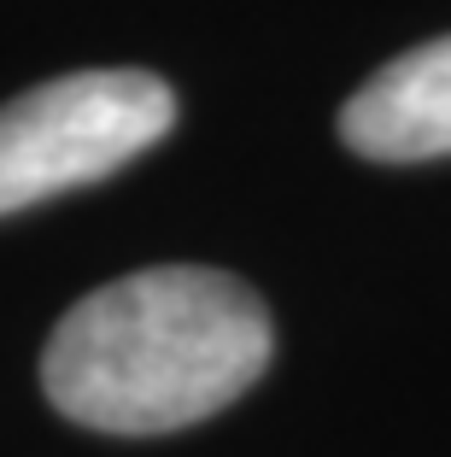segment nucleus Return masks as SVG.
I'll return each instance as SVG.
<instances>
[{
  "label": "nucleus",
  "mask_w": 451,
  "mask_h": 457,
  "mask_svg": "<svg viewBox=\"0 0 451 457\" xmlns=\"http://www.w3.org/2000/svg\"><path fill=\"white\" fill-rule=\"evenodd\" d=\"M270 363V311L205 264H153L59 317L41 387L100 434H171L223 411Z\"/></svg>",
  "instance_id": "1"
},
{
  "label": "nucleus",
  "mask_w": 451,
  "mask_h": 457,
  "mask_svg": "<svg viewBox=\"0 0 451 457\" xmlns=\"http://www.w3.org/2000/svg\"><path fill=\"white\" fill-rule=\"evenodd\" d=\"M176 123L153 71H71L0 106V217L100 182Z\"/></svg>",
  "instance_id": "2"
},
{
  "label": "nucleus",
  "mask_w": 451,
  "mask_h": 457,
  "mask_svg": "<svg viewBox=\"0 0 451 457\" xmlns=\"http://www.w3.org/2000/svg\"><path fill=\"white\" fill-rule=\"evenodd\" d=\"M346 147L375 164H416L451 153V36L381 65L340 112Z\"/></svg>",
  "instance_id": "3"
}]
</instances>
